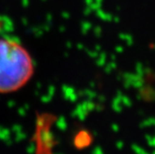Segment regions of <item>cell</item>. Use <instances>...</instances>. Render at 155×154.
I'll return each instance as SVG.
<instances>
[{
    "label": "cell",
    "instance_id": "cell-1",
    "mask_svg": "<svg viewBox=\"0 0 155 154\" xmlns=\"http://www.w3.org/2000/svg\"><path fill=\"white\" fill-rule=\"evenodd\" d=\"M35 73V63L21 42L0 37V94H12L27 85Z\"/></svg>",
    "mask_w": 155,
    "mask_h": 154
}]
</instances>
